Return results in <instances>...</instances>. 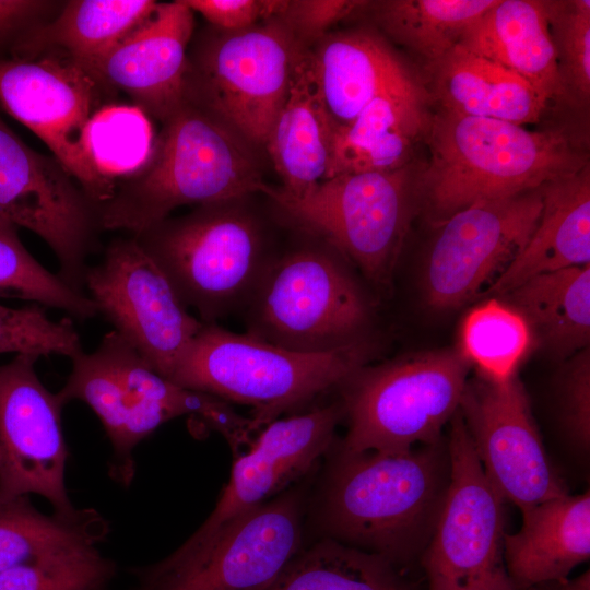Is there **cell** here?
I'll return each instance as SVG.
<instances>
[{
	"instance_id": "6da1fadb",
	"label": "cell",
	"mask_w": 590,
	"mask_h": 590,
	"mask_svg": "<svg viewBox=\"0 0 590 590\" xmlns=\"http://www.w3.org/2000/svg\"><path fill=\"white\" fill-rule=\"evenodd\" d=\"M449 481L441 440L405 452L338 448L319 506L323 536L406 564L425 551Z\"/></svg>"
},
{
	"instance_id": "7a4b0ae2",
	"label": "cell",
	"mask_w": 590,
	"mask_h": 590,
	"mask_svg": "<svg viewBox=\"0 0 590 590\" xmlns=\"http://www.w3.org/2000/svg\"><path fill=\"white\" fill-rule=\"evenodd\" d=\"M425 140L429 158L417 172L416 198L438 225L471 204L539 189L589 164L563 131L441 109Z\"/></svg>"
},
{
	"instance_id": "3957f363",
	"label": "cell",
	"mask_w": 590,
	"mask_h": 590,
	"mask_svg": "<svg viewBox=\"0 0 590 590\" xmlns=\"http://www.w3.org/2000/svg\"><path fill=\"white\" fill-rule=\"evenodd\" d=\"M162 123L148 162L96 208L101 228L135 236L181 205L264 194L261 150L225 121L184 98Z\"/></svg>"
},
{
	"instance_id": "277c9868",
	"label": "cell",
	"mask_w": 590,
	"mask_h": 590,
	"mask_svg": "<svg viewBox=\"0 0 590 590\" xmlns=\"http://www.w3.org/2000/svg\"><path fill=\"white\" fill-rule=\"evenodd\" d=\"M252 197L199 204L134 236L203 323L241 312L282 246Z\"/></svg>"
},
{
	"instance_id": "5b68a950",
	"label": "cell",
	"mask_w": 590,
	"mask_h": 590,
	"mask_svg": "<svg viewBox=\"0 0 590 590\" xmlns=\"http://www.w3.org/2000/svg\"><path fill=\"white\" fill-rule=\"evenodd\" d=\"M67 382L58 393L64 404L86 403L97 415L110 440L109 475L128 487L134 479L133 450L164 423L185 415L201 418L222 434L238 453L258 432L253 421L231 404L177 386L157 374L114 330L92 353L72 359Z\"/></svg>"
},
{
	"instance_id": "8992f818",
	"label": "cell",
	"mask_w": 590,
	"mask_h": 590,
	"mask_svg": "<svg viewBox=\"0 0 590 590\" xmlns=\"http://www.w3.org/2000/svg\"><path fill=\"white\" fill-rule=\"evenodd\" d=\"M296 229L240 312L245 332L299 353L373 343L371 303L353 264L322 237Z\"/></svg>"
},
{
	"instance_id": "52a82bcc",
	"label": "cell",
	"mask_w": 590,
	"mask_h": 590,
	"mask_svg": "<svg viewBox=\"0 0 590 590\" xmlns=\"http://www.w3.org/2000/svg\"><path fill=\"white\" fill-rule=\"evenodd\" d=\"M374 349V343H364L328 353H299L203 323L168 380L228 404L250 406V418L260 432L280 415L337 389L369 363Z\"/></svg>"
},
{
	"instance_id": "ba28073f",
	"label": "cell",
	"mask_w": 590,
	"mask_h": 590,
	"mask_svg": "<svg viewBox=\"0 0 590 590\" xmlns=\"http://www.w3.org/2000/svg\"><path fill=\"white\" fill-rule=\"evenodd\" d=\"M470 364L459 351L441 350L364 365L337 389L347 432L346 452H405L441 440L459 410Z\"/></svg>"
},
{
	"instance_id": "9c48e42d",
	"label": "cell",
	"mask_w": 590,
	"mask_h": 590,
	"mask_svg": "<svg viewBox=\"0 0 590 590\" xmlns=\"http://www.w3.org/2000/svg\"><path fill=\"white\" fill-rule=\"evenodd\" d=\"M413 163L388 172L331 177L292 197L269 186L264 196L291 226L338 249L377 290H387L417 206Z\"/></svg>"
},
{
	"instance_id": "30bf717a",
	"label": "cell",
	"mask_w": 590,
	"mask_h": 590,
	"mask_svg": "<svg viewBox=\"0 0 590 590\" xmlns=\"http://www.w3.org/2000/svg\"><path fill=\"white\" fill-rule=\"evenodd\" d=\"M307 48L276 19L239 31L211 25L188 49L184 98L264 150Z\"/></svg>"
},
{
	"instance_id": "8fae6325",
	"label": "cell",
	"mask_w": 590,
	"mask_h": 590,
	"mask_svg": "<svg viewBox=\"0 0 590 590\" xmlns=\"http://www.w3.org/2000/svg\"><path fill=\"white\" fill-rule=\"evenodd\" d=\"M302 515L300 492L284 491L205 543L132 568V590H264L302 550Z\"/></svg>"
},
{
	"instance_id": "7c38bea8",
	"label": "cell",
	"mask_w": 590,
	"mask_h": 590,
	"mask_svg": "<svg viewBox=\"0 0 590 590\" xmlns=\"http://www.w3.org/2000/svg\"><path fill=\"white\" fill-rule=\"evenodd\" d=\"M449 423L450 481L423 556L428 590H519L504 560L506 503L487 481L459 410Z\"/></svg>"
},
{
	"instance_id": "4fadbf2b",
	"label": "cell",
	"mask_w": 590,
	"mask_h": 590,
	"mask_svg": "<svg viewBox=\"0 0 590 590\" xmlns=\"http://www.w3.org/2000/svg\"><path fill=\"white\" fill-rule=\"evenodd\" d=\"M84 287L114 331L166 379L203 326L135 238L113 240L87 267Z\"/></svg>"
},
{
	"instance_id": "5bb4252c",
	"label": "cell",
	"mask_w": 590,
	"mask_h": 590,
	"mask_svg": "<svg viewBox=\"0 0 590 590\" xmlns=\"http://www.w3.org/2000/svg\"><path fill=\"white\" fill-rule=\"evenodd\" d=\"M108 90L58 49L0 61V106L32 130L97 208L105 191L88 165L84 131Z\"/></svg>"
},
{
	"instance_id": "9a60e30c",
	"label": "cell",
	"mask_w": 590,
	"mask_h": 590,
	"mask_svg": "<svg viewBox=\"0 0 590 590\" xmlns=\"http://www.w3.org/2000/svg\"><path fill=\"white\" fill-rule=\"evenodd\" d=\"M0 220L38 235L55 252L58 275L84 293L96 206L55 156L26 145L0 118Z\"/></svg>"
},
{
	"instance_id": "2e32d148",
	"label": "cell",
	"mask_w": 590,
	"mask_h": 590,
	"mask_svg": "<svg viewBox=\"0 0 590 590\" xmlns=\"http://www.w3.org/2000/svg\"><path fill=\"white\" fill-rule=\"evenodd\" d=\"M459 411L483 472L505 503L522 512L568 494L517 376L505 384L468 379Z\"/></svg>"
},
{
	"instance_id": "e0dca14e",
	"label": "cell",
	"mask_w": 590,
	"mask_h": 590,
	"mask_svg": "<svg viewBox=\"0 0 590 590\" xmlns=\"http://www.w3.org/2000/svg\"><path fill=\"white\" fill-rule=\"evenodd\" d=\"M541 188L476 202L438 225L424 272V292L429 306L436 309L460 307L508 267L539 222Z\"/></svg>"
},
{
	"instance_id": "ac0fdd59",
	"label": "cell",
	"mask_w": 590,
	"mask_h": 590,
	"mask_svg": "<svg viewBox=\"0 0 590 590\" xmlns=\"http://www.w3.org/2000/svg\"><path fill=\"white\" fill-rule=\"evenodd\" d=\"M37 356L16 354L0 365V499L36 494L59 514L76 510L66 487V405L38 379Z\"/></svg>"
},
{
	"instance_id": "d6986e66",
	"label": "cell",
	"mask_w": 590,
	"mask_h": 590,
	"mask_svg": "<svg viewBox=\"0 0 590 590\" xmlns=\"http://www.w3.org/2000/svg\"><path fill=\"white\" fill-rule=\"evenodd\" d=\"M342 417V406L334 402L264 426L249 450L236 455L229 481L214 510L181 547L205 543L229 521L269 502L304 476L330 450Z\"/></svg>"
},
{
	"instance_id": "ffe728a7",
	"label": "cell",
	"mask_w": 590,
	"mask_h": 590,
	"mask_svg": "<svg viewBox=\"0 0 590 590\" xmlns=\"http://www.w3.org/2000/svg\"><path fill=\"white\" fill-rule=\"evenodd\" d=\"M193 11L181 0L153 13L88 71L108 90L125 92L150 118L164 121L184 99Z\"/></svg>"
},
{
	"instance_id": "44dd1931",
	"label": "cell",
	"mask_w": 590,
	"mask_h": 590,
	"mask_svg": "<svg viewBox=\"0 0 590 590\" xmlns=\"http://www.w3.org/2000/svg\"><path fill=\"white\" fill-rule=\"evenodd\" d=\"M319 94L337 128L380 93L424 84L378 32H329L307 49Z\"/></svg>"
},
{
	"instance_id": "7402d4cb",
	"label": "cell",
	"mask_w": 590,
	"mask_h": 590,
	"mask_svg": "<svg viewBox=\"0 0 590 590\" xmlns=\"http://www.w3.org/2000/svg\"><path fill=\"white\" fill-rule=\"evenodd\" d=\"M425 84L385 91L346 126L335 129L328 178L361 172H388L411 162L432 121ZM326 179V180H327Z\"/></svg>"
},
{
	"instance_id": "603a6c76",
	"label": "cell",
	"mask_w": 590,
	"mask_h": 590,
	"mask_svg": "<svg viewBox=\"0 0 590 590\" xmlns=\"http://www.w3.org/2000/svg\"><path fill=\"white\" fill-rule=\"evenodd\" d=\"M522 514V526L504 535L507 573L519 590L564 582L590 557V493L540 503Z\"/></svg>"
},
{
	"instance_id": "cb8c5ba5",
	"label": "cell",
	"mask_w": 590,
	"mask_h": 590,
	"mask_svg": "<svg viewBox=\"0 0 590 590\" xmlns=\"http://www.w3.org/2000/svg\"><path fill=\"white\" fill-rule=\"evenodd\" d=\"M458 45L518 75L546 104L566 97L546 1L496 0L463 32Z\"/></svg>"
},
{
	"instance_id": "d4e9b609",
	"label": "cell",
	"mask_w": 590,
	"mask_h": 590,
	"mask_svg": "<svg viewBox=\"0 0 590 590\" xmlns=\"http://www.w3.org/2000/svg\"><path fill=\"white\" fill-rule=\"evenodd\" d=\"M539 222L487 293L500 297L528 279L590 264V166L544 185Z\"/></svg>"
},
{
	"instance_id": "484cf974",
	"label": "cell",
	"mask_w": 590,
	"mask_h": 590,
	"mask_svg": "<svg viewBox=\"0 0 590 590\" xmlns=\"http://www.w3.org/2000/svg\"><path fill=\"white\" fill-rule=\"evenodd\" d=\"M307 49L294 68L286 99L264 145L282 180L279 189L292 197L309 192L328 178L337 129L316 85Z\"/></svg>"
},
{
	"instance_id": "4316f807",
	"label": "cell",
	"mask_w": 590,
	"mask_h": 590,
	"mask_svg": "<svg viewBox=\"0 0 590 590\" xmlns=\"http://www.w3.org/2000/svg\"><path fill=\"white\" fill-rule=\"evenodd\" d=\"M428 73V92L441 110L524 126L538 122L547 106L521 78L460 45Z\"/></svg>"
},
{
	"instance_id": "83f0119b",
	"label": "cell",
	"mask_w": 590,
	"mask_h": 590,
	"mask_svg": "<svg viewBox=\"0 0 590 590\" xmlns=\"http://www.w3.org/2000/svg\"><path fill=\"white\" fill-rule=\"evenodd\" d=\"M152 0H72L57 17L26 32L15 58L58 49L88 70L156 9Z\"/></svg>"
},
{
	"instance_id": "f1b7e54d",
	"label": "cell",
	"mask_w": 590,
	"mask_h": 590,
	"mask_svg": "<svg viewBox=\"0 0 590 590\" xmlns=\"http://www.w3.org/2000/svg\"><path fill=\"white\" fill-rule=\"evenodd\" d=\"M500 297L553 354L569 356L589 347L590 264L532 276Z\"/></svg>"
},
{
	"instance_id": "f546056e",
	"label": "cell",
	"mask_w": 590,
	"mask_h": 590,
	"mask_svg": "<svg viewBox=\"0 0 590 590\" xmlns=\"http://www.w3.org/2000/svg\"><path fill=\"white\" fill-rule=\"evenodd\" d=\"M109 523L95 509L46 515L27 496L0 499V571L55 554L96 547Z\"/></svg>"
},
{
	"instance_id": "4dcf8cb0",
	"label": "cell",
	"mask_w": 590,
	"mask_h": 590,
	"mask_svg": "<svg viewBox=\"0 0 590 590\" xmlns=\"http://www.w3.org/2000/svg\"><path fill=\"white\" fill-rule=\"evenodd\" d=\"M496 0L365 1L376 26L426 61L436 62L458 45L463 32Z\"/></svg>"
},
{
	"instance_id": "1f68e13d",
	"label": "cell",
	"mask_w": 590,
	"mask_h": 590,
	"mask_svg": "<svg viewBox=\"0 0 590 590\" xmlns=\"http://www.w3.org/2000/svg\"><path fill=\"white\" fill-rule=\"evenodd\" d=\"M264 590H405L386 558L323 536L300 550Z\"/></svg>"
},
{
	"instance_id": "d6a6232c",
	"label": "cell",
	"mask_w": 590,
	"mask_h": 590,
	"mask_svg": "<svg viewBox=\"0 0 590 590\" xmlns=\"http://www.w3.org/2000/svg\"><path fill=\"white\" fill-rule=\"evenodd\" d=\"M155 138L150 117L134 105L107 104L93 114L84 131V151L106 201L120 181L148 162Z\"/></svg>"
},
{
	"instance_id": "836d02e7",
	"label": "cell",
	"mask_w": 590,
	"mask_h": 590,
	"mask_svg": "<svg viewBox=\"0 0 590 590\" xmlns=\"http://www.w3.org/2000/svg\"><path fill=\"white\" fill-rule=\"evenodd\" d=\"M459 340V353L476 368L477 376L495 384L517 376L535 342L522 315L498 297L483 302L464 316Z\"/></svg>"
},
{
	"instance_id": "e575fe53",
	"label": "cell",
	"mask_w": 590,
	"mask_h": 590,
	"mask_svg": "<svg viewBox=\"0 0 590 590\" xmlns=\"http://www.w3.org/2000/svg\"><path fill=\"white\" fill-rule=\"evenodd\" d=\"M16 229L0 220V296L58 308L79 320L95 317L97 308L88 295L45 269L23 246Z\"/></svg>"
},
{
	"instance_id": "d590c367",
	"label": "cell",
	"mask_w": 590,
	"mask_h": 590,
	"mask_svg": "<svg viewBox=\"0 0 590 590\" xmlns=\"http://www.w3.org/2000/svg\"><path fill=\"white\" fill-rule=\"evenodd\" d=\"M115 564L97 547L47 556L0 571V590H88L107 588Z\"/></svg>"
},
{
	"instance_id": "8d00e7d4",
	"label": "cell",
	"mask_w": 590,
	"mask_h": 590,
	"mask_svg": "<svg viewBox=\"0 0 590 590\" xmlns=\"http://www.w3.org/2000/svg\"><path fill=\"white\" fill-rule=\"evenodd\" d=\"M547 20L566 97H590V1H546Z\"/></svg>"
},
{
	"instance_id": "74e56055",
	"label": "cell",
	"mask_w": 590,
	"mask_h": 590,
	"mask_svg": "<svg viewBox=\"0 0 590 590\" xmlns=\"http://www.w3.org/2000/svg\"><path fill=\"white\" fill-rule=\"evenodd\" d=\"M37 357L59 354L69 358L83 352L80 335L69 318L51 320L44 308L0 305V353Z\"/></svg>"
},
{
	"instance_id": "f35d334b",
	"label": "cell",
	"mask_w": 590,
	"mask_h": 590,
	"mask_svg": "<svg viewBox=\"0 0 590 590\" xmlns=\"http://www.w3.org/2000/svg\"><path fill=\"white\" fill-rule=\"evenodd\" d=\"M559 420L568 442L579 452L590 447V349L574 354L557 382Z\"/></svg>"
},
{
	"instance_id": "ab89813d",
	"label": "cell",
	"mask_w": 590,
	"mask_h": 590,
	"mask_svg": "<svg viewBox=\"0 0 590 590\" xmlns=\"http://www.w3.org/2000/svg\"><path fill=\"white\" fill-rule=\"evenodd\" d=\"M364 1L271 0L269 19H276L302 43L310 47L341 20L356 13Z\"/></svg>"
},
{
	"instance_id": "60d3db41",
	"label": "cell",
	"mask_w": 590,
	"mask_h": 590,
	"mask_svg": "<svg viewBox=\"0 0 590 590\" xmlns=\"http://www.w3.org/2000/svg\"><path fill=\"white\" fill-rule=\"evenodd\" d=\"M214 27L224 31L248 28L269 15V0H181Z\"/></svg>"
},
{
	"instance_id": "b9f144b4",
	"label": "cell",
	"mask_w": 590,
	"mask_h": 590,
	"mask_svg": "<svg viewBox=\"0 0 590 590\" xmlns=\"http://www.w3.org/2000/svg\"><path fill=\"white\" fill-rule=\"evenodd\" d=\"M49 5L47 1L0 0V43L30 26Z\"/></svg>"
},
{
	"instance_id": "7bdbcfd3",
	"label": "cell",
	"mask_w": 590,
	"mask_h": 590,
	"mask_svg": "<svg viewBox=\"0 0 590 590\" xmlns=\"http://www.w3.org/2000/svg\"><path fill=\"white\" fill-rule=\"evenodd\" d=\"M558 590H590L589 570L573 580L560 582Z\"/></svg>"
},
{
	"instance_id": "ee69618b",
	"label": "cell",
	"mask_w": 590,
	"mask_h": 590,
	"mask_svg": "<svg viewBox=\"0 0 590 590\" xmlns=\"http://www.w3.org/2000/svg\"><path fill=\"white\" fill-rule=\"evenodd\" d=\"M88 590H106V588H94V589H88Z\"/></svg>"
}]
</instances>
